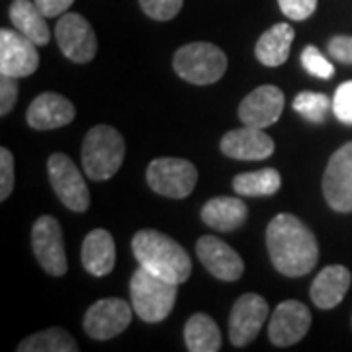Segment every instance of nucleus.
I'll use <instances>...</instances> for the list:
<instances>
[{
    "mask_svg": "<svg viewBox=\"0 0 352 352\" xmlns=\"http://www.w3.org/2000/svg\"><path fill=\"white\" fill-rule=\"evenodd\" d=\"M333 112L337 116V120L352 126V80L342 82L333 98Z\"/></svg>",
    "mask_w": 352,
    "mask_h": 352,
    "instance_id": "30",
    "label": "nucleus"
},
{
    "mask_svg": "<svg viewBox=\"0 0 352 352\" xmlns=\"http://www.w3.org/2000/svg\"><path fill=\"white\" fill-rule=\"evenodd\" d=\"M75 116L76 110L73 102L55 92H43L30 104L25 120L34 129L47 131L69 126L75 120Z\"/></svg>",
    "mask_w": 352,
    "mask_h": 352,
    "instance_id": "18",
    "label": "nucleus"
},
{
    "mask_svg": "<svg viewBox=\"0 0 352 352\" xmlns=\"http://www.w3.org/2000/svg\"><path fill=\"white\" fill-rule=\"evenodd\" d=\"M10 20L18 32L36 45H47L51 38L50 25L34 0H14L10 4Z\"/></svg>",
    "mask_w": 352,
    "mask_h": 352,
    "instance_id": "22",
    "label": "nucleus"
},
{
    "mask_svg": "<svg viewBox=\"0 0 352 352\" xmlns=\"http://www.w3.org/2000/svg\"><path fill=\"white\" fill-rule=\"evenodd\" d=\"M294 110L311 124H323L331 110V100L323 92H300L294 100Z\"/></svg>",
    "mask_w": 352,
    "mask_h": 352,
    "instance_id": "27",
    "label": "nucleus"
},
{
    "mask_svg": "<svg viewBox=\"0 0 352 352\" xmlns=\"http://www.w3.org/2000/svg\"><path fill=\"white\" fill-rule=\"evenodd\" d=\"M147 182L153 192L161 194L164 198L180 200L190 196L192 190L196 188L198 170L186 159L161 157L147 166Z\"/></svg>",
    "mask_w": 352,
    "mask_h": 352,
    "instance_id": "6",
    "label": "nucleus"
},
{
    "mask_svg": "<svg viewBox=\"0 0 352 352\" xmlns=\"http://www.w3.org/2000/svg\"><path fill=\"white\" fill-rule=\"evenodd\" d=\"M282 186L280 173L274 168H261L233 178V190L239 196H272Z\"/></svg>",
    "mask_w": 352,
    "mask_h": 352,
    "instance_id": "26",
    "label": "nucleus"
},
{
    "mask_svg": "<svg viewBox=\"0 0 352 352\" xmlns=\"http://www.w3.org/2000/svg\"><path fill=\"white\" fill-rule=\"evenodd\" d=\"M32 247L39 266L51 276H63L67 272L63 231L53 215H41L32 229Z\"/></svg>",
    "mask_w": 352,
    "mask_h": 352,
    "instance_id": "9",
    "label": "nucleus"
},
{
    "mask_svg": "<svg viewBox=\"0 0 352 352\" xmlns=\"http://www.w3.org/2000/svg\"><path fill=\"white\" fill-rule=\"evenodd\" d=\"M14 190V157L6 147L0 149V200H8Z\"/></svg>",
    "mask_w": 352,
    "mask_h": 352,
    "instance_id": "31",
    "label": "nucleus"
},
{
    "mask_svg": "<svg viewBox=\"0 0 352 352\" xmlns=\"http://www.w3.org/2000/svg\"><path fill=\"white\" fill-rule=\"evenodd\" d=\"M76 340L61 327H51L36 333L18 344V352H76Z\"/></svg>",
    "mask_w": 352,
    "mask_h": 352,
    "instance_id": "25",
    "label": "nucleus"
},
{
    "mask_svg": "<svg viewBox=\"0 0 352 352\" xmlns=\"http://www.w3.org/2000/svg\"><path fill=\"white\" fill-rule=\"evenodd\" d=\"M34 2L38 4V8L45 18H55L67 14L75 0H34Z\"/></svg>",
    "mask_w": 352,
    "mask_h": 352,
    "instance_id": "35",
    "label": "nucleus"
},
{
    "mask_svg": "<svg viewBox=\"0 0 352 352\" xmlns=\"http://www.w3.org/2000/svg\"><path fill=\"white\" fill-rule=\"evenodd\" d=\"M176 75L192 85H214L227 71V57L214 43L196 41L182 45L173 61Z\"/></svg>",
    "mask_w": 352,
    "mask_h": 352,
    "instance_id": "5",
    "label": "nucleus"
},
{
    "mask_svg": "<svg viewBox=\"0 0 352 352\" xmlns=\"http://www.w3.org/2000/svg\"><path fill=\"white\" fill-rule=\"evenodd\" d=\"M276 149L270 135L261 127L245 126L233 129L221 139V153L237 161H264Z\"/></svg>",
    "mask_w": 352,
    "mask_h": 352,
    "instance_id": "17",
    "label": "nucleus"
},
{
    "mask_svg": "<svg viewBox=\"0 0 352 352\" xmlns=\"http://www.w3.org/2000/svg\"><path fill=\"white\" fill-rule=\"evenodd\" d=\"M329 53L333 59L340 63L352 65V38L351 36H337L329 41Z\"/></svg>",
    "mask_w": 352,
    "mask_h": 352,
    "instance_id": "34",
    "label": "nucleus"
},
{
    "mask_svg": "<svg viewBox=\"0 0 352 352\" xmlns=\"http://www.w3.org/2000/svg\"><path fill=\"white\" fill-rule=\"evenodd\" d=\"M59 50L73 63H90L98 50L96 34L85 16L75 12L63 14L55 25Z\"/></svg>",
    "mask_w": 352,
    "mask_h": 352,
    "instance_id": "8",
    "label": "nucleus"
},
{
    "mask_svg": "<svg viewBox=\"0 0 352 352\" xmlns=\"http://www.w3.org/2000/svg\"><path fill=\"white\" fill-rule=\"evenodd\" d=\"M131 251L139 266L175 284L186 282L192 274L190 254L175 239L155 229H141L133 235Z\"/></svg>",
    "mask_w": 352,
    "mask_h": 352,
    "instance_id": "2",
    "label": "nucleus"
},
{
    "mask_svg": "<svg viewBox=\"0 0 352 352\" xmlns=\"http://www.w3.org/2000/svg\"><path fill=\"white\" fill-rule=\"evenodd\" d=\"M196 252L201 264L212 276L223 282H235L243 276L245 264L237 251H233L227 243L214 235H204L196 243Z\"/></svg>",
    "mask_w": 352,
    "mask_h": 352,
    "instance_id": "16",
    "label": "nucleus"
},
{
    "mask_svg": "<svg viewBox=\"0 0 352 352\" xmlns=\"http://www.w3.org/2000/svg\"><path fill=\"white\" fill-rule=\"evenodd\" d=\"M294 41V28L289 24H276L266 30L256 41L254 55L266 67H280L286 63Z\"/></svg>",
    "mask_w": 352,
    "mask_h": 352,
    "instance_id": "23",
    "label": "nucleus"
},
{
    "mask_svg": "<svg viewBox=\"0 0 352 352\" xmlns=\"http://www.w3.org/2000/svg\"><path fill=\"white\" fill-rule=\"evenodd\" d=\"M302 65L309 75L317 76V78H323V80H327V78L335 75L333 63H329L327 57L317 50L315 45H307L302 51Z\"/></svg>",
    "mask_w": 352,
    "mask_h": 352,
    "instance_id": "28",
    "label": "nucleus"
},
{
    "mask_svg": "<svg viewBox=\"0 0 352 352\" xmlns=\"http://www.w3.org/2000/svg\"><path fill=\"white\" fill-rule=\"evenodd\" d=\"M39 65L38 45L22 32L0 30V73L24 78L36 73Z\"/></svg>",
    "mask_w": 352,
    "mask_h": 352,
    "instance_id": "13",
    "label": "nucleus"
},
{
    "mask_svg": "<svg viewBox=\"0 0 352 352\" xmlns=\"http://www.w3.org/2000/svg\"><path fill=\"white\" fill-rule=\"evenodd\" d=\"M270 261L280 274L300 278L309 274L319 258L314 231L292 214L276 215L266 229Z\"/></svg>",
    "mask_w": 352,
    "mask_h": 352,
    "instance_id": "1",
    "label": "nucleus"
},
{
    "mask_svg": "<svg viewBox=\"0 0 352 352\" xmlns=\"http://www.w3.org/2000/svg\"><path fill=\"white\" fill-rule=\"evenodd\" d=\"M351 270L342 264H331L325 266L311 284V302L319 307V309H333L337 307L346 292L351 288Z\"/></svg>",
    "mask_w": 352,
    "mask_h": 352,
    "instance_id": "19",
    "label": "nucleus"
},
{
    "mask_svg": "<svg viewBox=\"0 0 352 352\" xmlns=\"http://www.w3.org/2000/svg\"><path fill=\"white\" fill-rule=\"evenodd\" d=\"M131 305L120 298H106L92 303L85 315V331L96 340H108L124 333L131 323Z\"/></svg>",
    "mask_w": 352,
    "mask_h": 352,
    "instance_id": "11",
    "label": "nucleus"
},
{
    "mask_svg": "<svg viewBox=\"0 0 352 352\" xmlns=\"http://www.w3.org/2000/svg\"><path fill=\"white\" fill-rule=\"evenodd\" d=\"M51 186L59 200L73 212H87L90 206V194H88L87 182L82 173L76 168V164L67 157L65 153H53L47 161Z\"/></svg>",
    "mask_w": 352,
    "mask_h": 352,
    "instance_id": "7",
    "label": "nucleus"
},
{
    "mask_svg": "<svg viewBox=\"0 0 352 352\" xmlns=\"http://www.w3.org/2000/svg\"><path fill=\"white\" fill-rule=\"evenodd\" d=\"M323 194L335 212H352V141L344 143L329 159L323 176Z\"/></svg>",
    "mask_w": 352,
    "mask_h": 352,
    "instance_id": "10",
    "label": "nucleus"
},
{
    "mask_svg": "<svg viewBox=\"0 0 352 352\" xmlns=\"http://www.w3.org/2000/svg\"><path fill=\"white\" fill-rule=\"evenodd\" d=\"M311 325V314L302 302L288 300L274 309L268 325V339L276 346L296 344L307 335Z\"/></svg>",
    "mask_w": 352,
    "mask_h": 352,
    "instance_id": "14",
    "label": "nucleus"
},
{
    "mask_svg": "<svg viewBox=\"0 0 352 352\" xmlns=\"http://www.w3.org/2000/svg\"><path fill=\"white\" fill-rule=\"evenodd\" d=\"M278 4L284 16L296 22L307 20L317 8V0H278Z\"/></svg>",
    "mask_w": 352,
    "mask_h": 352,
    "instance_id": "32",
    "label": "nucleus"
},
{
    "mask_svg": "<svg viewBox=\"0 0 352 352\" xmlns=\"http://www.w3.org/2000/svg\"><path fill=\"white\" fill-rule=\"evenodd\" d=\"M184 342L190 352H217L221 349V331L206 314H194L184 327Z\"/></svg>",
    "mask_w": 352,
    "mask_h": 352,
    "instance_id": "24",
    "label": "nucleus"
},
{
    "mask_svg": "<svg viewBox=\"0 0 352 352\" xmlns=\"http://www.w3.org/2000/svg\"><path fill=\"white\" fill-rule=\"evenodd\" d=\"M200 217L215 231H235L247 219V206L239 198L219 196L204 204Z\"/></svg>",
    "mask_w": 352,
    "mask_h": 352,
    "instance_id": "21",
    "label": "nucleus"
},
{
    "mask_svg": "<svg viewBox=\"0 0 352 352\" xmlns=\"http://www.w3.org/2000/svg\"><path fill=\"white\" fill-rule=\"evenodd\" d=\"M141 10L157 22L173 20L180 12L184 0H139Z\"/></svg>",
    "mask_w": 352,
    "mask_h": 352,
    "instance_id": "29",
    "label": "nucleus"
},
{
    "mask_svg": "<svg viewBox=\"0 0 352 352\" xmlns=\"http://www.w3.org/2000/svg\"><path fill=\"white\" fill-rule=\"evenodd\" d=\"M284 110V92L272 85L254 88L239 106V120L245 126L264 127L274 126Z\"/></svg>",
    "mask_w": 352,
    "mask_h": 352,
    "instance_id": "15",
    "label": "nucleus"
},
{
    "mask_svg": "<svg viewBox=\"0 0 352 352\" xmlns=\"http://www.w3.org/2000/svg\"><path fill=\"white\" fill-rule=\"evenodd\" d=\"M82 168L90 180H108L112 178L126 157L124 135L112 126H94L82 141Z\"/></svg>",
    "mask_w": 352,
    "mask_h": 352,
    "instance_id": "3",
    "label": "nucleus"
},
{
    "mask_svg": "<svg viewBox=\"0 0 352 352\" xmlns=\"http://www.w3.org/2000/svg\"><path fill=\"white\" fill-rule=\"evenodd\" d=\"M133 311L145 323H159L166 319L176 303L178 284L164 280L139 266L129 282Z\"/></svg>",
    "mask_w": 352,
    "mask_h": 352,
    "instance_id": "4",
    "label": "nucleus"
},
{
    "mask_svg": "<svg viewBox=\"0 0 352 352\" xmlns=\"http://www.w3.org/2000/svg\"><path fill=\"white\" fill-rule=\"evenodd\" d=\"M270 307L258 294H245L235 302L229 317V339L235 346H247L261 333Z\"/></svg>",
    "mask_w": 352,
    "mask_h": 352,
    "instance_id": "12",
    "label": "nucleus"
},
{
    "mask_svg": "<svg viewBox=\"0 0 352 352\" xmlns=\"http://www.w3.org/2000/svg\"><path fill=\"white\" fill-rule=\"evenodd\" d=\"M82 266L92 276H106L116 266V243L110 231L94 229L82 241Z\"/></svg>",
    "mask_w": 352,
    "mask_h": 352,
    "instance_id": "20",
    "label": "nucleus"
},
{
    "mask_svg": "<svg viewBox=\"0 0 352 352\" xmlns=\"http://www.w3.org/2000/svg\"><path fill=\"white\" fill-rule=\"evenodd\" d=\"M16 100H18V78L2 75L0 78V116L12 112Z\"/></svg>",
    "mask_w": 352,
    "mask_h": 352,
    "instance_id": "33",
    "label": "nucleus"
}]
</instances>
